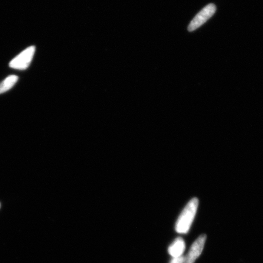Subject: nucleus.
<instances>
[{"label": "nucleus", "mask_w": 263, "mask_h": 263, "mask_svg": "<svg viewBox=\"0 0 263 263\" xmlns=\"http://www.w3.org/2000/svg\"><path fill=\"white\" fill-rule=\"evenodd\" d=\"M198 206L199 200L196 197L190 200L187 203L182 213H180L176 223V230L177 233L180 234H186L189 232L194 219L195 218Z\"/></svg>", "instance_id": "obj_1"}, {"label": "nucleus", "mask_w": 263, "mask_h": 263, "mask_svg": "<svg viewBox=\"0 0 263 263\" xmlns=\"http://www.w3.org/2000/svg\"><path fill=\"white\" fill-rule=\"evenodd\" d=\"M216 11V6L214 4H209L206 5L205 8H203L198 14H197L195 17L191 22L189 27L188 30L189 32H193L196 30L200 26H201L206 21L212 17L215 14Z\"/></svg>", "instance_id": "obj_3"}, {"label": "nucleus", "mask_w": 263, "mask_h": 263, "mask_svg": "<svg viewBox=\"0 0 263 263\" xmlns=\"http://www.w3.org/2000/svg\"><path fill=\"white\" fill-rule=\"evenodd\" d=\"M0 207H1V203H0Z\"/></svg>", "instance_id": "obj_8"}, {"label": "nucleus", "mask_w": 263, "mask_h": 263, "mask_svg": "<svg viewBox=\"0 0 263 263\" xmlns=\"http://www.w3.org/2000/svg\"><path fill=\"white\" fill-rule=\"evenodd\" d=\"M206 239L205 234L200 235L195 242H193L190 250L185 256L184 263H195L196 259L201 255Z\"/></svg>", "instance_id": "obj_4"}, {"label": "nucleus", "mask_w": 263, "mask_h": 263, "mask_svg": "<svg viewBox=\"0 0 263 263\" xmlns=\"http://www.w3.org/2000/svg\"><path fill=\"white\" fill-rule=\"evenodd\" d=\"M185 262V256H182L180 257L173 258L170 263H184Z\"/></svg>", "instance_id": "obj_7"}, {"label": "nucleus", "mask_w": 263, "mask_h": 263, "mask_svg": "<svg viewBox=\"0 0 263 263\" xmlns=\"http://www.w3.org/2000/svg\"><path fill=\"white\" fill-rule=\"evenodd\" d=\"M185 250V243L183 238H176L168 248L169 254L173 258L180 257L183 256Z\"/></svg>", "instance_id": "obj_5"}, {"label": "nucleus", "mask_w": 263, "mask_h": 263, "mask_svg": "<svg viewBox=\"0 0 263 263\" xmlns=\"http://www.w3.org/2000/svg\"><path fill=\"white\" fill-rule=\"evenodd\" d=\"M35 47L31 46L22 51L10 62L9 67L16 70H24L29 67L35 53Z\"/></svg>", "instance_id": "obj_2"}, {"label": "nucleus", "mask_w": 263, "mask_h": 263, "mask_svg": "<svg viewBox=\"0 0 263 263\" xmlns=\"http://www.w3.org/2000/svg\"><path fill=\"white\" fill-rule=\"evenodd\" d=\"M18 77L17 76L11 75L6 78L4 81L0 83V94L5 93L14 86L17 82Z\"/></svg>", "instance_id": "obj_6"}]
</instances>
